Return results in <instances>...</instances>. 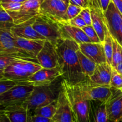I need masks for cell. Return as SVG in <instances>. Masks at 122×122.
<instances>
[{
    "label": "cell",
    "instance_id": "cell-1",
    "mask_svg": "<svg viewBox=\"0 0 122 122\" xmlns=\"http://www.w3.org/2000/svg\"><path fill=\"white\" fill-rule=\"evenodd\" d=\"M56 48L62 79L71 84L86 81L87 78L82 72L77 54L79 44L74 41L62 39L56 44Z\"/></svg>",
    "mask_w": 122,
    "mask_h": 122
},
{
    "label": "cell",
    "instance_id": "cell-2",
    "mask_svg": "<svg viewBox=\"0 0 122 122\" xmlns=\"http://www.w3.org/2000/svg\"><path fill=\"white\" fill-rule=\"evenodd\" d=\"M61 84L69 101L74 119L77 122H90V101L84 96L78 84H71L64 79Z\"/></svg>",
    "mask_w": 122,
    "mask_h": 122
},
{
    "label": "cell",
    "instance_id": "cell-3",
    "mask_svg": "<svg viewBox=\"0 0 122 122\" xmlns=\"http://www.w3.org/2000/svg\"><path fill=\"white\" fill-rule=\"evenodd\" d=\"M57 80L50 84L34 87L30 95L24 103L29 114L35 109L51 104L57 99L62 79L60 82Z\"/></svg>",
    "mask_w": 122,
    "mask_h": 122
},
{
    "label": "cell",
    "instance_id": "cell-4",
    "mask_svg": "<svg viewBox=\"0 0 122 122\" xmlns=\"http://www.w3.org/2000/svg\"><path fill=\"white\" fill-rule=\"evenodd\" d=\"M34 29L46 40L56 46L62 40L61 30L58 22L39 13L35 17L32 24Z\"/></svg>",
    "mask_w": 122,
    "mask_h": 122
},
{
    "label": "cell",
    "instance_id": "cell-5",
    "mask_svg": "<svg viewBox=\"0 0 122 122\" xmlns=\"http://www.w3.org/2000/svg\"><path fill=\"white\" fill-rule=\"evenodd\" d=\"M42 67L39 64L20 61L13 63L4 70V77L17 83L26 80L30 76L38 71Z\"/></svg>",
    "mask_w": 122,
    "mask_h": 122
},
{
    "label": "cell",
    "instance_id": "cell-6",
    "mask_svg": "<svg viewBox=\"0 0 122 122\" xmlns=\"http://www.w3.org/2000/svg\"><path fill=\"white\" fill-rule=\"evenodd\" d=\"M34 87L17 83L16 86L0 95V106L5 107L22 105L30 95Z\"/></svg>",
    "mask_w": 122,
    "mask_h": 122
},
{
    "label": "cell",
    "instance_id": "cell-7",
    "mask_svg": "<svg viewBox=\"0 0 122 122\" xmlns=\"http://www.w3.org/2000/svg\"><path fill=\"white\" fill-rule=\"evenodd\" d=\"M68 6L61 0H43L41 3L40 13L58 23L68 21L66 16Z\"/></svg>",
    "mask_w": 122,
    "mask_h": 122
},
{
    "label": "cell",
    "instance_id": "cell-8",
    "mask_svg": "<svg viewBox=\"0 0 122 122\" xmlns=\"http://www.w3.org/2000/svg\"><path fill=\"white\" fill-rule=\"evenodd\" d=\"M62 72L59 66L53 68H43L30 76L25 81L20 84H25L33 86L34 87L40 86L50 84L59 77H62Z\"/></svg>",
    "mask_w": 122,
    "mask_h": 122
},
{
    "label": "cell",
    "instance_id": "cell-9",
    "mask_svg": "<svg viewBox=\"0 0 122 122\" xmlns=\"http://www.w3.org/2000/svg\"><path fill=\"white\" fill-rule=\"evenodd\" d=\"M41 0H26L17 11H9L15 25H19L34 18L40 13Z\"/></svg>",
    "mask_w": 122,
    "mask_h": 122
},
{
    "label": "cell",
    "instance_id": "cell-10",
    "mask_svg": "<svg viewBox=\"0 0 122 122\" xmlns=\"http://www.w3.org/2000/svg\"><path fill=\"white\" fill-rule=\"evenodd\" d=\"M83 94L89 101L101 102L105 104L112 94L109 86L91 85L87 82L78 84Z\"/></svg>",
    "mask_w": 122,
    "mask_h": 122
},
{
    "label": "cell",
    "instance_id": "cell-11",
    "mask_svg": "<svg viewBox=\"0 0 122 122\" xmlns=\"http://www.w3.org/2000/svg\"><path fill=\"white\" fill-rule=\"evenodd\" d=\"M112 94L105 103L108 122L122 121V92L111 87Z\"/></svg>",
    "mask_w": 122,
    "mask_h": 122
},
{
    "label": "cell",
    "instance_id": "cell-12",
    "mask_svg": "<svg viewBox=\"0 0 122 122\" xmlns=\"http://www.w3.org/2000/svg\"><path fill=\"white\" fill-rule=\"evenodd\" d=\"M92 17V26L97 32L101 41L103 43L105 39V35L108 30L107 27L104 11L101 6L100 1L93 2L89 4Z\"/></svg>",
    "mask_w": 122,
    "mask_h": 122
},
{
    "label": "cell",
    "instance_id": "cell-13",
    "mask_svg": "<svg viewBox=\"0 0 122 122\" xmlns=\"http://www.w3.org/2000/svg\"><path fill=\"white\" fill-rule=\"evenodd\" d=\"M52 119L57 122H73L71 105L62 84L56 99V113Z\"/></svg>",
    "mask_w": 122,
    "mask_h": 122
},
{
    "label": "cell",
    "instance_id": "cell-14",
    "mask_svg": "<svg viewBox=\"0 0 122 122\" xmlns=\"http://www.w3.org/2000/svg\"><path fill=\"white\" fill-rule=\"evenodd\" d=\"M43 68H53L58 66V55L56 46L46 40L44 46L36 57Z\"/></svg>",
    "mask_w": 122,
    "mask_h": 122
},
{
    "label": "cell",
    "instance_id": "cell-15",
    "mask_svg": "<svg viewBox=\"0 0 122 122\" xmlns=\"http://www.w3.org/2000/svg\"><path fill=\"white\" fill-rule=\"evenodd\" d=\"M104 13L108 30L112 38L117 40L122 24V15L111 1Z\"/></svg>",
    "mask_w": 122,
    "mask_h": 122
},
{
    "label": "cell",
    "instance_id": "cell-16",
    "mask_svg": "<svg viewBox=\"0 0 122 122\" xmlns=\"http://www.w3.org/2000/svg\"><path fill=\"white\" fill-rule=\"evenodd\" d=\"M81 52L96 64L107 62L102 43H84L79 44Z\"/></svg>",
    "mask_w": 122,
    "mask_h": 122
},
{
    "label": "cell",
    "instance_id": "cell-17",
    "mask_svg": "<svg viewBox=\"0 0 122 122\" xmlns=\"http://www.w3.org/2000/svg\"><path fill=\"white\" fill-rule=\"evenodd\" d=\"M111 71L112 66L107 62L97 64L93 74L86 82L91 85L110 86Z\"/></svg>",
    "mask_w": 122,
    "mask_h": 122
},
{
    "label": "cell",
    "instance_id": "cell-18",
    "mask_svg": "<svg viewBox=\"0 0 122 122\" xmlns=\"http://www.w3.org/2000/svg\"><path fill=\"white\" fill-rule=\"evenodd\" d=\"M62 39L74 41L78 44L91 43L82 29L71 25L68 22L59 23Z\"/></svg>",
    "mask_w": 122,
    "mask_h": 122
},
{
    "label": "cell",
    "instance_id": "cell-19",
    "mask_svg": "<svg viewBox=\"0 0 122 122\" xmlns=\"http://www.w3.org/2000/svg\"><path fill=\"white\" fill-rule=\"evenodd\" d=\"M35 17L19 25H16L11 28V30L14 36L30 40H46L44 37L34 29L32 26Z\"/></svg>",
    "mask_w": 122,
    "mask_h": 122
},
{
    "label": "cell",
    "instance_id": "cell-20",
    "mask_svg": "<svg viewBox=\"0 0 122 122\" xmlns=\"http://www.w3.org/2000/svg\"><path fill=\"white\" fill-rule=\"evenodd\" d=\"M46 40H30L15 36V44L16 47L26 55L36 57L44 46Z\"/></svg>",
    "mask_w": 122,
    "mask_h": 122
},
{
    "label": "cell",
    "instance_id": "cell-21",
    "mask_svg": "<svg viewBox=\"0 0 122 122\" xmlns=\"http://www.w3.org/2000/svg\"><path fill=\"white\" fill-rule=\"evenodd\" d=\"M26 61L39 64L37 58L20 52H0V70H4L13 63Z\"/></svg>",
    "mask_w": 122,
    "mask_h": 122
},
{
    "label": "cell",
    "instance_id": "cell-22",
    "mask_svg": "<svg viewBox=\"0 0 122 122\" xmlns=\"http://www.w3.org/2000/svg\"><path fill=\"white\" fill-rule=\"evenodd\" d=\"M2 107L10 122H28L30 114L24 104L20 105Z\"/></svg>",
    "mask_w": 122,
    "mask_h": 122
},
{
    "label": "cell",
    "instance_id": "cell-23",
    "mask_svg": "<svg viewBox=\"0 0 122 122\" xmlns=\"http://www.w3.org/2000/svg\"><path fill=\"white\" fill-rule=\"evenodd\" d=\"M0 52H20L24 53L15 46V36L10 28H0Z\"/></svg>",
    "mask_w": 122,
    "mask_h": 122
},
{
    "label": "cell",
    "instance_id": "cell-24",
    "mask_svg": "<svg viewBox=\"0 0 122 122\" xmlns=\"http://www.w3.org/2000/svg\"><path fill=\"white\" fill-rule=\"evenodd\" d=\"M89 120H93L94 122H108L105 104L90 101Z\"/></svg>",
    "mask_w": 122,
    "mask_h": 122
},
{
    "label": "cell",
    "instance_id": "cell-25",
    "mask_svg": "<svg viewBox=\"0 0 122 122\" xmlns=\"http://www.w3.org/2000/svg\"><path fill=\"white\" fill-rule=\"evenodd\" d=\"M77 54L82 72L87 79L93 74L97 64L82 53L80 49L77 51Z\"/></svg>",
    "mask_w": 122,
    "mask_h": 122
},
{
    "label": "cell",
    "instance_id": "cell-26",
    "mask_svg": "<svg viewBox=\"0 0 122 122\" xmlns=\"http://www.w3.org/2000/svg\"><path fill=\"white\" fill-rule=\"evenodd\" d=\"M56 111V100L51 104L35 109L30 114L42 116L52 119Z\"/></svg>",
    "mask_w": 122,
    "mask_h": 122
},
{
    "label": "cell",
    "instance_id": "cell-27",
    "mask_svg": "<svg viewBox=\"0 0 122 122\" xmlns=\"http://www.w3.org/2000/svg\"><path fill=\"white\" fill-rule=\"evenodd\" d=\"M122 62V46L116 39L112 41V54L111 66L116 68Z\"/></svg>",
    "mask_w": 122,
    "mask_h": 122
},
{
    "label": "cell",
    "instance_id": "cell-28",
    "mask_svg": "<svg viewBox=\"0 0 122 122\" xmlns=\"http://www.w3.org/2000/svg\"><path fill=\"white\" fill-rule=\"evenodd\" d=\"M112 41L113 38L110 35V32L108 30L105 35V39L103 41L104 51H105V57H106L107 63L111 66L112 63Z\"/></svg>",
    "mask_w": 122,
    "mask_h": 122
},
{
    "label": "cell",
    "instance_id": "cell-29",
    "mask_svg": "<svg viewBox=\"0 0 122 122\" xmlns=\"http://www.w3.org/2000/svg\"><path fill=\"white\" fill-rule=\"evenodd\" d=\"M15 25L9 13L0 5V28L11 29Z\"/></svg>",
    "mask_w": 122,
    "mask_h": 122
},
{
    "label": "cell",
    "instance_id": "cell-30",
    "mask_svg": "<svg viewBox=\"0 0 122 122\" xmlns=\"http://www.w3.org/2000/svg\"><path fill=\"white\" fill-rule=\"evenodd\" d=\"M110 86L117 89L122 88V76L112 67Z\"/></svg>",
    "mask_w": 122,
    "mask_h": 122
},
{
    "label": "cell",
    "instance_id": "cell-31",
    "mask_svg": "<svg viewBox=\"0 0 122 122\" xmlns=\"http://www.w3.org/2000/svg\"><path fill=\"white\" fill-rule=\"evenodd\" d=\"M82 30L84 32V33L86 34L88 38L90 40L91 43H102L97 34V32L94 29L92 25H86L83 28H81Z\"/></svg>",
    "mask_w": 122,
    "mask_h": 122
},
{
    "label": "cell",
    "instance_id": "cell-32",
    "mask_svg": "<svg viewBox=\"0 0 122 122\" xmlns=\"http://www.w3.org/2000/svg\"><path fill=\"white\" fill-rule=\"evenodd\" d=\"M17 84L16 81L6 78L0 80V95L10 90Z\"/></svg>",
    "mask_w": 122,
    "mask_h": 122
},
{
    "label": "cell",
    "instance_id": "cell-33",
    "mask_svg": "<svg viewBox=\"0 0 122 122\" xmlns=\"http://www.w3.org/2000/svg\"><path fill=\"white\" fill-rule=\"evenodd\" d=\"M82 9H83L80 7L76 6V5H72L71 4H69L67 9H66V16H67L68 20H71L76 17V16H78Z\"/></svg>",
    "mask_w": 122,
    "mask_h": 122
},
{
    "label": "cell",
    "instance_id": "cell-34",
    "mask_svg": "<svg viewBox=\"0 0 122 122\" xmlns=\"http://www.w3.org/2000/svg\"><path fill=\"white\" fill-rule=\"evenodd\" d=\"M23 3H4L1 2L0 5L7 11H17L20 9Z\"/></svg>",
    "mask_w": 122,
    "mask_h": 122
},
{
    "label": "cell",
    "instance_id": "cell-35",
    "mask_svg": "<svg viewBox=\"0 0 122 122\" xmlns=\"http://www.w3.org/2000/svg\"><path fill=\"white\" fill-rule=\"evenodd\" d=\"M68 22L71 25L75 27H77V28H81V29L83 28V27L85 26H86L85 22H84V20L83 19L81 16L80 15H78V16H76L74 18L72 19L69 20L68 21Z\"/></svg>",
    "mask_w": 122,
    "mask_h": 122
},
{
    "label": "cell",
    "instance_id": "cell-36",
    "mask_svg": "<svg viewBox=\"0 0 122 122\" xmlns=\"http://www.w3.org/2000/svg\"><path fill=\"white\" fill-rule=\"evenodd\" d=\"M80 15L81 16L85 22L86 25H92V17H91V13H90V10L89 7L84 8V9H82L81 11Z\"/></svg>",
    "mask_w": 122,
    "mask_h": 122
},
{
    "label": "cell",
    "instance_id": "cell-37",
    "mask_svg": "<svg viewBox=\"0 0 122 122\" xmlns=\"http://www.w3.org/2000/svg\"><path fill=\"white\" fill-rule=\"evenodd\" d=\"M53 120L42 116L29 114L28 122H52Z\"/></svg>",
    "mask_w": 122,
    "mask_h": 122
},
{
    "label": "cell",
    "instance_id": "cell-38",
    "mask_svg": "<svg viewBox=\"0 0 122 122\" xmlns=\"http://www.w3.org/2000/svg\"><path fill=\"white\" fill-rule=\"evenodd\" d=\"M70 4L80 7L82 9L89 7L88 0H70Z\"/></svg>",
    "mask_w": 122,
    "mask_h": 122
},
{
    "label": "cell",
    "instance_id": "cell-39",
    "mask_svg": "<svg viewBox=\"0 0 122 122\" xmlns=\"http://www.w3.org/2000/svg\"><path fill=\"white\" fill-rule=\"evenodd\" d=\"M111 1L114 4L117 10L122 15V0H111Z\"/></svg>",
    "mask_w": 122,
    "mask_h": 122
},
{
    "label": "cell",
    "instance_id": "cell-40",
    "mask_svg": "<svg viewBox=\"0 0 122 122\" xmlns=\"http://www.w3.org/2000/svg\"><path fill=\"white\" fill-rule=\"evenodd\" d=\"M99 1H100V4L102 10V11L104 13V11L107 10V7H108L109 4L111 2V0H99Z\"/></svg>",
    "mask_w": 122,
    "mask_h": 122
},
{
    "label": "cell",
    "instance_id": "cell-41",
    "mask_svg": "<svg viewBox=\"0 0 122 122\" xmlns=\"http://www.w3.org/2000/svg\"><path fill=\"white\" fill-rule=\"evenodd\" d=\"M117 41L122 46V25H121L119 33H118V38H117Z\"/></svg>",
    "mask_w": 122,
    "mask_h": 122
},
{
    "label": "cell",
    "instance_id": "cell-42",
    "mask_svg": "<svg viewBox=\"0 0 122 122\" xmlns=\"http://www.w3.org/2000/svg\"><path fill=\"white\" fill-rule=\"evenodd\" d=\"M26 0H3L1 2H4V3H23L25 2Z\"/></svg>",
    "mask_w": 122,
    "mask_h": 122
},
{
    "label": "cell",
    "instance_id": "cell-43",
    "mask_svg": "<svg viewBox=\"0 0 122 122\" xmlns=\"http://www.w3.org/2000/svg\"><path fill=\"white\" fill-rule=\"evenodd\" d=\"M115 70L122 76V62L120 64H118L116 68H114Z\"/></svg>",
    "mask_w": 122,
    "mask_h": 122
},
{
    "label": "cell",
    "instance_id": "cell-44",
    "mask_svg": "<svg viewBox=\"0 0 122 122\" xmlns=\"http://www.w3.org/2000/svg\"><path fill=\"white\" fill-rule=\"evenodd\" d=\"M4 70H0V80L4 78Z\"/></svg>",
    "mask_w": 122,
    "mask_h": 122
},
{
    "label": "cell",
    "instance_id": "cell-45",
    "mask_svg": "<svg viewBox=\"0 0 122 122\" xmlns=\"http://www.w3.org/2000/svg\"><path fill=\"white\" fill-rule=\"evenodd\" d=\"M64 3H65L67 6H68V5L70 4V0H61Z\"/></svg>",
    "mask_w": 122,
    "mask_h": 122
},
{
    "label": "cell",
    "instance_id": "cell-46",
    "mask_svg": "<svg viewBox=\"0 0 122 122\" xmlns=\"http://www.w3.org/2000/svg\"><path fill=\"white\" fill-rule=\"evenodd\" d=\"M96 1H98V0H88V2H89V5L90 4H91L92 3H93V2Z\"/></svg>",
    "mask_w": 122,
    "mask_h": 122
},
{
    "label": "cell",
    "instance_id": "cell-47",
    "mask_svg": "<svg viewBox=\"0 0 122 122\" xmlns=\"http://www.w3.org/2000/svg\"><path fill=\"white\" fill-rule=\"evenodd\" d=\"M52 122H56V121H54V120H53Z\"/></svg>",
    "mask_w": 122,
    "mask_h": 122
},
{
    "label": "cell",
    "instance_id": "cell-48",
    "mask_svg": "<svg viewBox=\"0 0 122 122\" xmlns=\"http://www.w3.org/2000/svg\"><path fill=\"white\" fill-rule=\"evenodd\" d=\"M2 1H3V0H0V3H1V2Z\"/></svg>",
    "mask_w": 122,
    "mask_h": 122
},
{
    "label": "cell",
    "instance_id": "cell-49",
    "mask_svg": "<svg viewBox=\"0 0 122 122\" xmlns=\"http://www.w3.org/2000/svg\"><path fill=\"white\" fill-rule=\"evenodd\" d=\"M120 90H122V89H120Z\"/></svg>",
    "mask_w": 122,
    "mask_h": 122
},
{
    "label": "cell",
    "instance_id": "cell-50",
    "mask_svg": "<svg viewBox=\"0 0 122 122\" xmlns=\"http://www.w3.org/2000/svg\"><path fill=\"white\" fill-rule=\"evenodd\" d=\"M43 1V0H41V2H42V1Z\"/></svg>",
    "mask_w": 122,
    "mask_h": 122
},
{
    "label": "cell",
    "instance_id": "cell-51",
    "mask_svg": "<svg viewBox=\"0 0 122 122\" xmlns=\"http://www.w3.org/2000/svg\"></svg>",
    "mask_w": 122,
    "mask_h": 122
},
{
    "label": "cell",
    "instance_id": "cell-52",
    "mask_svg": "<svg viewBox=\"0 0 122 122\" xmlns=\"http://www.w3.org/2000/svg\"></svg>",
    "mask_w": 122,
    "mask_h": 122
}]
</instances>
